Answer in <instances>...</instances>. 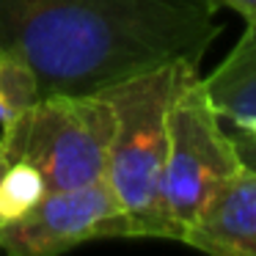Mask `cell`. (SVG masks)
<instances>
[{
  "label": "cell",
  "mask_w": 256,
  "mask_h": 256,
  "mask_svg": "<svg viewBox=\"0 0 256 256\" xmlns=\"http://www.w3.org/2000/svg\"><path fill=\"white\" fill-rule=\"evenodd\" d=\"M220 0H0V44L39 96L102 94L168 64H201Z\"/></svg>",
  "instance_id": "obj_1"
},
{
  "label": "cell",
  "mask_w": 256,
  "mask_h": 256,
  "mask_svg": "<svg viewBox=\"0 0 256 256\" xmlns=\"http://www.w3.org/2000/svg\"><path fill=\"white\" fill-rule=\"evenodd\" d=\"M198 64L179 61L102 91L113 108L108 182L130 223V237H162V174L168 152V108L182 78Z\"/></svg>",
  "instance_id": "obj_2"
},
{
  "label": "cell",
  "mask_w": 256,
  "mask_h": 256,
  "mask_svg": "<svg viewBox=\"0 0 256 256\" xmlns=\"http://www.w3.org/2000/svg\"><path fill=\"white\" fill-rule=\"evenodd\" d=\"M206 91L198 66L182 78L168 108V152L162 174V237L184 240L212 196L242 168L232 132Z\"/></svg>",
  "instance_id": "obj_3"
},
{
  "label": "cell",
  "mask_w": 256,
  "mask_h": 256,
  "mask_svg": "<svg viewBox=\"0 0 256 256\" xmlns=\"http://www.w3.org/2000/svg\"><path fill=\"white\" fill-rule=\"evenodd\" d=\"M113 108L102 94H47L25 108L0 144L8 162H28L47 193L108 176Z\"/></svg>",
  "instance_id": "obj_4"
},
{
  "label": "cell",
  "mask_w": 256,
  "mask_h": 256,
  "mask_svg": "<svg viewBox=\"0 0 256 256\" xmlns=\"http://www.w3.org/2000/svg\"><path fill=\"white\" fill-rule=\"evenodd\" d=\"M102 237H130L127 215L108 176L44 193L28 212L0 223V248L14 256H56Z\"/></svg>",
  "instance_id": "obj_5"
},
{
  "label": "cell",
  "mask_w": 256,
  "mask_h": 256,
  "mask_svg": "<svg viewBox=\"0 0 256 256\" xmlns=\"http://www.w3.org/2000/svg\"><path fill=\"white\" fill-rule=\"evenodd\" d=\"M182 242L223 256H256V171L242 162Z\"/></svg>",
  "instance_id": "obj_6"
},
{
  "label": "cell",
  "mask_w": 256,
  "mask_h": 256,
  "mask_svg": "<svg viewBox=\"0 0 256 256\" xmlns=\"http://www.w3.org/2000/svg\"><path fill=\"white\" fill-rule=\"evenodd\" d=\"M204 83L223 122L237 127L256 118V25H248L226 61Z\"/></svg>",
  "instance_id": "obj_7"
},
{
  "label": "cell",
  "mask_w": 256,
  "mask_h": 256,
  "mask_svg": "<svg viewBox=\"0 0 256 256\" xmlns=\"http://www.w3.org/2000/svg\"><path fill=\"white\" fill-rule=\"evenodd\" d=\"M39 100L36 78L14 52L0 44V144L17 116Z\"/></svg>",
  "instance_id": "obj_8"
},
{
  "label": "cell",
  "mask_w": 256,
  "mask_h": 256,
  "mask_svg": "<svg viewBox=\"0 0 256 256\" xmlns=\"http://www.w3.org/2000/svg\"><path fill=\"white\" fill-rule=\"evenodd\" d=\"M47 193V184L42 174L28 162H12L0 179V223H8L28 212L42 196Z\"/></svg>",
  "instance_id": "obj_9"
},
{
  "label": "cell",
  "mask_w": 256,
  "mask_h": 256,
  "mask_svg": "<svg viewBox=\"0 0 256 256\" xmlns=\"http://www.w3.org/2000/svg\"><path fill=\"white\" fill-rule=\"evenodd\" d=\"M220 6L234 8L248 25H256V0H220Z\"/></svg>",
  "instance_id": "obj_10"
},
{
  "label": "cell",
  "mask_w": 256,
  "mask_h": 256,
  "mask_svg": "<svg viewBox=\"0 0 256 256\" xmlns=\"http://www.w3.org/2000/svg\"><path fill=\"white\" fill-rule=\"evenodd\" d=\"M232 135H234L237 140H242L245 146L256 149V118H250V122H245V124H237V127H232Z\"/></svg>",
  "instance_id": "obj_11"
},
{
  "label": "cell",
  "mask_w": 256,
  "mask_h": 256,
  "mask_svg": "<svg viewBox=\"0 0 256 256\" xmlns=\"http://www.w3.org/2000/svg\"><path fill=\"white\" fill-rule=\"evenodd\" d=\"M232 138H234V135H232ZM234 144H237V152H240V157H242V162H245L248 168H254V171H256V149L245 146L242 140H237V138H234Z\"/></svg>",
  "instance_id": "obj_12"
},
{
  "label": "cell",
  "mask_w": 256,
  "mask_h": 256,
  "mask_svg": "<svg viewBox=\"0 0 256 256\" xmlns=\"http://www.w3.org/2000/svg\"><path fill=\"white\" fill-rule=\"evenodd\" d=\"M8 166H12V162H8V157L3 154V149H0V179H3V174H6Z\"/></svg>",
  "instance_id": "obj_13"
}]
</instances>
